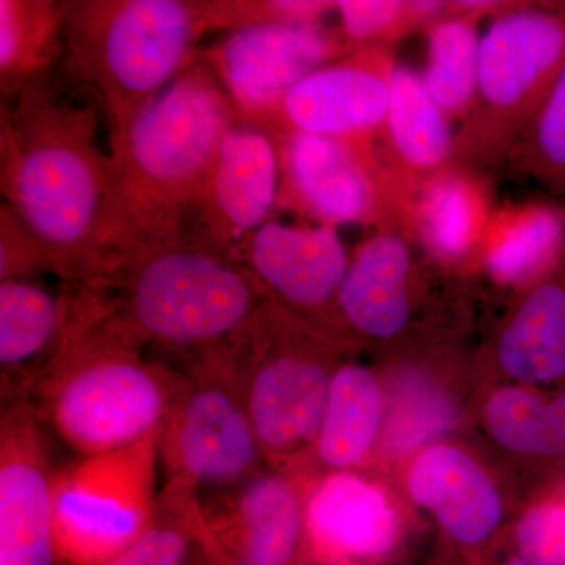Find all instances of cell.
<instances>
[{"mask_svg": "<svg viewBox=\"0 0 565 565\" xmlns=\"http://www.w3.org/2000/svg\"><path fill=\"white\" fill-rule=\"evenodd\" d=\"M57 70L2 103L0 191L54 256L62 282H81L102 255L111 158L102 110Z\"/></svg>", "mask_w": 565, "mask_h": 565, "instance_id": "6da1fadb", "label": "cell"}, {"mask_svg": "<svg viewBox=\"0 0 565 565\" xmlns=\"http://www.w3.org/2000/svg\"><path fill=\"white\" fill-rule=\"evenodd\" d=\"M70 285L118 337L182 359L228 343L269 300L243 264L193 234L104 253Z\"/></svg>", "mask_w": 565, "mask_h": 565, "instance_id": "7a4b0ae2", "label": "cell"}, {"mask_svg": "<svg viewBox=\"0 0 565 565\" xmlns=\"http://www.w3.org/2000/svg\"><path fill=\"white\" fill-rule=\"evenodd\" d=\"M239 121L202 57L152 98L110 148L111 193L99 258L192 234L222 141Z\"/></svg>", "mask_w": 565, "mask_h": 565, "instance_id": "3957f363", "label": "cell"}, {"mask_svg": "<svg viewBox=\"0 0 565 565\" xmlns=\"http://www.w3.org/2000/svg\"><path fill=\"white\" fill-rule=\"evenodd\" d=\"M63 286L68 321L25 394L40 423L77 457L120 451L161 434L181 388V371L148 359Z\"/></svg>", "mask_w": 565, "mask_h": 565, "instance_id": "277c9868", "label": "cell"}, {"mask_svg": "<svg viewBox=\"0 0 565 565\" xmlns=\"http://www.w3.org/2000/svg\"><path fill=\"white\" fill-rule=\"evenodd\" d=\"M65 76L90 96L109 148L132 118L199 61L207 0H65Z\"/></svg>", "mask_w": 565, "mask_h": 565, "instance_id": "5b68a950", "label": "cell"}, {"mask_svg": "<svg viewBox=\"0 0 565 565\" xmlns=\"http://www.w3.org/2000/svg\"><path fill=\"white\" fill-rule=\"evenodd\" d=\"M565 66V2H511L481 35L478 95L456 162L505 161Z\"/></svg>", "mask_w": 565, "mask_h": 565, "instance_id": "8992f818", "label": "cell"}, {"mask_svg": "<svg viewBox=\"0 0 565 565\" xmlns=\"http://www.w3.org/2000/svg\"><path fill=\"white\" fill-rule=\"evenodd\" d=\"M182 384L159 434L162 493L193 501L262 473V445L221 349L185 356Z\"/></svg>", "mask_w": 565, "mask_h": 565, "instance_id": "52a82bcc", "label": "cell"}, {"mask_svg": "<svg viewBox=\"0 0 565 565\" xmlns=\"http://www.w3.org/2000/svg\"><path fill=\"white\" fill-rule=\"evenodd\" d=\"M303 332L289 308L269 299L221 345L264 456L316 441L321 429L333 375L297 348Z\"/></svg>", "mask_w": 565, "mask_h": 565, "instance_id": "ba28073f", "label": "cell"}, {"mask_svg": "<svg viewBox=\"0 0 565 565\" xmlns=\"http://www.w3.org/2000/svg\"><path fill=\"white\" fill-rule=\"evenodd\" d=\"M159 435L77 457L54 484L55 553L73 564H103L147 533L159 515Z\"/></svg>", "mask_w": 565, "mask_h": 565, "instance_id": "9c48e42d", "label": "cell"}, {"mask_svg": "<svg viewBox=\"0 0 565 565\" xmlns=\"http://www.w3.org/2000/svg\"><path fill=\"white\" fill-rule=\"evenodd\" d=\"M275 137L281 161L280 206L333 228H405L407 204L377 151L315 134Z\"/></svg>", "mask_w": 565, "mask_h": 565, "instance_id": "30bf717a", "label": "cell"}, {"mask_svg": "<svg viewBox=\"0 0 565 565\" xmlns=\"http://www.w3.org/2000/svg\"><path fill=\"white\" fill-rule=\"evenodd\" d=\"M353 52L323 24L269 22L225 33L203 47L204 62L228 95L239 120L277 134L282 104L315 71Z\"/></svg>", "mask_w": 565, "mask_h": 565, "instance_id": "8fae6325", "label": "cell"}, {"mask_svg": "<svg viewBox=\"0 0 565 565\" xmlns=\"http://www.w3.org/2000/svg\"><path fill=\"white\" fill-rule=\"evenodd\" d=\"M52 438L25 396L0 418V565H52L55 553Z\"/></svg>", "mask_w": 565, "mask_h": 565, "instance_id": "7c38bea8", "label": "cell"}, {"mask_svg": "<svg viewBox=\"0 0 565 565\" xmlns=\"http://www.w3.org/2000/svg\"><path fill=\"white\" fill-rule=\"evenodd\" d=\"M390 47H363L305 77L282 104V132L351 141L377 151L396 66Z\"/></svg>", "mask_w": 565, "mask_h": 565, "instance_id": "4fadbf2b", "label": "cell"}, {"mask_svg": "<svg viewBox=\"0 0 565 565\" xmlns=\"http://www.w3.org/2000/svg\"><path fill=\"white\" fill-rule=\"evenodd\" d=\"M280 191L277 137L236 122L222 141L193 236L236 259L243 245L273 218Z\"/></svg>", "mask_w": 565, "mask_h": 565, "instance_id": "5bb4252c", "label": "cell"}, {"mask_svg": "<svg viewBox=\"0 0 565 565\" xmlns=\"http://www.w3.org/2000/svg\"><path fill=\"white\" fill-rule=\"evenodd\" d=\"M351 258L333 226L270 218L243 245L236 262L269 299L292 310L313 311L337 305Z\"/></svg>", "mask_w": 565, "mask_h": 565, "instance_id": "9a60e30c", "label": "cell"}, {"mask_svg": "<svg viewBox=\"0 0 565 565\" xmlns=\"http://www.w3.org/2000/svg\"><path fill=\"white\" fill-rule=\"evenodd\" d=\"M302 505L288 479L258 473L188 505L193 530L232 545L237 565H286L296 552Z\"/></svg>", "mask_w": 565, "mask_h": 565, "instance_id": "2e32d148", "label": "cell"}, {"mask_svg": "<svg viewBox=\"0 0 565 565\" xmlns=\"http://www.w3.org/2000/svg\"><path fill=\"white\" fill-rule=\"evenodd\" d=\"M497 206L486 178L473 167L455 162L416 191L405 230L438 266L459 269L481 263Z\"/></svg>", "mask_w": 565, "mask_h": 565, "instance_id": "e0dca14e", "label": "cell"}, {"mask_svg": "<svg viewBox=\"0 0 565 565\" xmlns=\"http://www.w3.org/2000/svg\"><path fill=\"white\" fill-rule=\"evenodd\" d=\"M451 125L424 87L422 74L396 63L377 156L407 210L424 182L456 162L457 134Z\"/></svg>", "mask_w": 565, "mask_h": 565, "instance_id": "ac0fdd59", "label": "cell"}, {"mask_svg": "<svg viewBox=\"0 0 565 565\" xmlns=\"http://www.w3.org/2000/svg\"><path fill=\"white\" fill-rule=\"evenodd\" d=\"M414 247V237L403 226H385L355 248L337 302L353 330L388 340L407 327Z\"/></svg>", "mask_w": 565, "mask_h": 565, "instance_id": "d6986e66", "label": "cell"}, {"mask_svg": "<svg viewBox=\"0 0 565 565\" xmlns=\"http://www.w3.org/2000/svg\"><path fill=\"white\" fill-rule=\"evenodd\" d=\"M68 313L63 285L52 292L32 278L0 281V366L9 401L28 394L57 349Z\"/></svg>", "mask_w": 565, "mask_h": 565, "instance_id": "ffe728a7", "label": "cell"}, {"mask_svg": "<svg viewBox=\"0 0 565 565\" xmlns=\"http://www.w3.org/2000/svg\"><path fill=\"white\" fill-rule=\"evenodd\" d=\"M479 264L508 288H531L563 269L565 207L542 202L497 206Z\"/></svg>", "mask_w": 565, "mask_h": 565, "instance_id": "44dd1931", "label": "cell"}, {"mask_svg": "<svg viewBox=\"0 0 565 565\" xmlns=\"http://www.w3.org/2000/svg\"><path fill=\"white\" fill-rule=\"evenodd\" d=\"M305 523L316 544L334 556L384 555L397 534V520L377 487L348 473L322 481L305 505Z\"/></svg>", "mask_w": 565, "mask_h": 565, "instance_id": "7402d4cb", "label": "cell"}, {"mask_svg": "<svg viewBox=\"0 0 565 565\" xmlns=\"http://www.w3.org/2000/svg\"><path fill=\"white\" fill-rule=\"evenodd\" d=\"M411 492L465 544L484 541L500 522V497L492 482L457 449L441 446L424 452L412 470Z\"/></svg>", "mask_w": 565, "mask_h": 565, "instance_id": "603a6c76", "label": "cell"}, {"mask_svg": "<svg viewBox=\"0 0 565 565\" xmlns=\"http://www.w3.org/2000/svg\"><path fill=\"white\" fill-rule=\"evenodd\" d=\"M505 373L530 384L565 377V266L527 289L498 343Z\"/></svg>", "mask_w": 565, "mask_h": 565, "instance_id": "cb8c5ba5", "label": "cell"}, {"mask_svg": "<svg viewBox=\"0 0 565 565\" xmlns=\"http://www.w3.org/2000/svg\"><path fill=\"white\" fill-rule=\"evenodd\" d=\"M65 2L0 0V93L11 102L65 55Z\"/></svg>", "mask_w": 565, "mask_h": 565, "instance_id": "d4e9b609", "label": "cell"}, {"mask_svg": "<svg viewBox=\"0 0 565 565\" xmlns=\"http://www.w3.org/2000/svg\"><path fill=\"white\" fill-rule=\"evenodd\" d=\"M381 419L382 393L374 375L355 364L340 367L316 437L319 459L334 470L355 467L373 446Z\"/></svg>", "mask_w": 565, "mask_h": 565, "instance_id": "484cf974", "label": "cell"}, {"mask_svg": "<svg viewBox=\"0 0 565 565\" xmlns=\"http://www.w3.org/2000/svg\"><path fill=\"white\" fill-rule=\"evenodd\" d=\"M482 18L475 13H444L424 28V87L451 121H467L475 107L481 50L478 24Z\"/></svg>", "mask_w": 565, "mask_h": 565, "instance_id": "4316f807", "label": "cell"}, {"mask_svg": "<svg viewBox=\"0 0 565 565\" xmlns=\"http://www.w3.org/2000/svg\"><path fill=\"white\" fill-rule=\"evenodd\" d=\"M494 438L522 455L565 459V393L542 401L523 390L505 388L487 411Z\"/></svg>", "mask_w": 565, "mask_h": 565, "instance_id": "83f0119b", "label": "cell"}, {"mask_svg": "<svg viewBox=\"0 0 565 565\" xmlns=\"http://www.w3.org/2000/svg\"><path fill=\"white\" fill-rule=\"evenodd\" d=\"M438 0H337L341 39L353 51L390 47L445 13Z\"/></svg>", "mask_w": 565, "mask_h": 565, "instance_id": "f1b7e54d", "label": "cell"}, {"mask_svg": "<svg viewBox=\"0 0 565 565\" xmlns=\"http://www.w3.org/2000/svg\"><path fill=\"white\" fill-rule=\"evenodd\" d=\"M505 161L565 196V66Z\"/></svg>", "mask_w": 565, "mask_h": 565, "instance_id": "f546056e", "label": "cell"}, {"mask_svg": "<svg viewBox=\"0 0 565 565\" xmlns=\"http://www.w3.org/2000/svg\"><path fill=\"white\" fill-rule=\"evenodd\" d=\"M455 419L446 397L424 379L408 375L394 393L388 441L396 449H412L445 430Z\"/></svg>", "mask_w": 565, "mask_h": 565, "instance_id": "4dcf8cb0", "label": "cell"}, {"mask_svg": "<svg viewBox=\"0 0 565 565\" xmlns=\"http://www.w3.org/2000/svg\"><path fill=\"white\" fill-rule=\"evenodd\" d=\"M334 2L321 0H207L212 32L228 33L269 22L323 24Z\"/></svg>", "mask_w": 565, "mask_h": 565, "instance_id": "1f68e13d", "label": "cell"}, {"mask_svg": "<svg viewBox=\"0 0 565 565\" xmlns=\"http://www.w3.org/2000/svg\"><path fill=\"white\" fill-rule=\"evenodd\" d=\"M189 530L185 503L161 497L154 525L120 555L99 565H182L188 555Z\"/></svg>", "mask_w": 565, "mask_h": 565, "instance_id": "d6a6232c", "label": "cell"}, {"mask_svg": "<svg viewBox=\"0 0 565 565\" xmlns=\"http://www.w3.org/2000/svg\"><path fill=\"white\" fill-rule=\"evenodd\" d=\"M40 274L58 277L54 256L10 206L0 204V281L22 280Z\"/></svg>", "mask_w": 565, "mask_h": 565, "instance_id": "836d02e7", "label": "cell"}, {"mask_svg": "<svg viewBox=\"0 0 565 565\" xmlns=\"http://www.w3.org/2000/svg\"><path fill=\"white\" fill-rule=\"evenodd\" d=\"M519 544L530 565H565V504H541L527 512Z\"/></svg>", "mask_w": 565, "mask_h": 565, "instance_id": "e575fe53", "label": "cell"}, {"mask_svg": "<svg viewBox=\"0 0 565 565\" xmlns=\"http://www.w3.org/2000/svg\"><path fill=\"white\" fill-rule=\"evenodd\" d=\"M508 565H530L526 563V561L523 559H514L512 563H509Z\"/></svg>", "mask_w": 565, "mask_h": 565, "instance_id": "d590c367", "label": "cell"}]
</instances>
